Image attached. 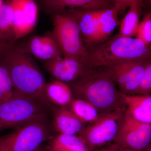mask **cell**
I'll return each instance as SVG.
<instances>
[{"label":"cell","mask_w":151,"mask_h":151,"mask_svg":"<svg viewBox=\"0 0 151 151\" xmlns=\"http://www.w3.org/2000/svg\"><path fill=\"white\" fill-rule=\"evenodd\" d=\"M0 62L9 71L17 92L42 105H49L45 79L30 55L16 43L12 44L0 56Z\"/></svg>","instance_id":"6da1fadb"},{"label":"cell","mask_w":151,"mask_h":151,"mask_svg":"<svg viewBox=\"0 0 151 151\" xmlns=\"http://www.w3.org/2000/svg\"><path fill=\"white\" fill-rule=\"evenodd\" d=\"M67 84L74 98L89 102L101 114L126 109L116 84L100 68H87L79 78Z\"/></svg>","instance_id":"7a4b0ae2"},{"label":"cell","mask_w":151,"mask_h":151,"mask_svg":"<svg viewBox=\"0 0 151 151\" xmlns=\"http://www.w3.org/2000/svg\"><path fill=\"white\" fill-rule=\"evenodd\" d=\"M87 68H97L124 61L151 59V45L137 38L119 34L87 48Z\"/></svg>","instance_id":"3957f363"},{"label":"cell","mask_w":151,"mask_h":151,"mask_svg":"<svg viewBox=\"0 0 151 151\" xmlns=\"http://www.w3.org/2000/svg\"><path fill=\"white\" fill-rule=\"evenodd\" d=\"M78 11H65L54 14L51 36L56 41L63 57L77 60L86 66L88 50L81 37Z\"/></svg>","instance_id":"277c9868"},{"label":"cell","mask_w":151,"mask_h":151,"mask_svg":"<svg viewBox=\"0 0 151 151\" xmlns=\"http://www.w3.org/2000/svg\"><path fill=\"white\" fill-rule=\"evenodd\" d=\"M41 115L0 137V151H34L47 139L48 129Z\"/></svg>","instance_id":"5b68a950"},{"label":"cell","mask_w":151,"mask_h":151,"mask_svg":"<svg viewBox=\"0 0 151 151\" xmlns=\"http://www.w3.org/2000/svg\"><path fill=\"white\" fill-rule=\"evenodd\" d=\"M126 109L101 114L97 121L88 124L78 137L89 151L113 142L119 132Z\"/></svg>","instance_id":"8992f818"},{"label":"cell","mask_w":151,"mask_h":151,"mask_svg":"<svg viewBox=\"0 0 151 151\" xmlns=\"http://www.w3.org/2000/svg\"><path fill=\"white\" fill-rule=\"evenodd\" d=\"M41 104L17 92L12 98L0 103V132L15 128L43 115Z\"/></svg>","instance_id":"52a82bcc"},{"label":"cell","mask_w":151,"mask_h":151,"mask_svg":"<svg viewBox=\"0 0 151 151\" xmlns=\"http://www.w3.org/2000/svg\"><path fill=\"white\" fill-rule=\"evenodd\" d=\"M151 59L124 61L102 68L115 83L122 94H136L140 86Z\"/></svg>","instance_id":"ba28073f"},{"label":"cell","mask_w":151,"mask_h":151,"mask_svg":"<svg viewBox=\"0 0 151 151\" xmlns=\"http://www.w3.org/2000/svg\"><path fill=\"white\" fill-rule=\"evenodd\" d=\"M113 142L132 150H145L151 144V124L139 122L125 112Z\"/></svg>","instance_id":"9c48e42d"},{"label":"cell","mask_w":151,"mask_h":151,"mask_svg":"<svg viewBox=\"0 0 151 151\" xmlns=\"http://www.w3.org/2000/svg\"><path fill=\"white\" fill-rule=\"evenodd\" d=\"M14 9V29L15 41L29 34L37 23L38 10L32 0H12Z\"/></svg>","instance_id":"30bf717a"},{"label":"cell","mask_w":151,"mask_h":151,"mask_svg":"<svg viewBox=\"0 0 151 151\" xmlns=\"http://www.w3.org/2000/svg\"><path fill=\"white\" fill-rule=\"evenodd\" d=\"M45 70L56 80L68 84L76 81L86 70V65L77 60L62 57L45 61Z\"/></svg>","instance_id":"8fae6325"},{"label":"cell","mask_w":151,"mask_h":151,"mask_svg":"<svg viewBox=\"0 0 151 151\" xmlns=\"http://www.w3.org/2000/svg\"><path fill=\"white\" fill-rule=\"evenodd\" d=\"M46 9L55 14L67 11L98 10L113 8L112 1L107 0H47L41 1Z\"/></svg>","instance_id":"7c38bea8"},{"label":"cell","mask_w":151,"mask_h":151,"mask_svg":"<svg viewBox=\"0 0 151 151\" xmlns=\"http://www.w3.org/2000/svg\"><path fill=\"white\" fill-rule=\"evenodd\" d=\"M24 51L38 59L47 61L63 57L58 45L51 35L34 36L28 41Z\"/></svg>","instance_id":"4fadbf2b"},{"label":"cell","mask_w":151,"mask_h":151,"mask_svg":"<svg viewBox=\"0 0 151 151\" xmlns=\"http://www.w3.org/2000/svg\"><path fill=\"white\" fill-rule=\"evenodd\" d=\"M121 94L126 113L139 122L151 124V95Z\"/></svg>","instance_id":"5bb4252c"},{"label":"cell","mask_w":151,"mask_h":151,"mask_svg":"<svg viewBox=\"0 0 151 151\" xmlns=\"http://www.w3.org/2000/svg\"><path fill=\"white\" fill-rule=\"evenodd\" d=\"M100 10L78 11V24L87 48L99 42L98 18Z\"/></svg>","instance_id":"9a60e30c"},{"label":"cell","mask_w":151,"mask_h":151,"mask_svg":"<svg viewBox=\"0 0 151 151\" xmlns=\"http://www.w3.org/2000/svg\"><path fill=\"white\" fill-rule=\"evenodd\" d=\"M53 125L59 134L79 135L83 131L85 125L74 115L70 109L62 107L55 113Z\"/></svg>","instance_id":"2e32d148"},{"label":"cell","mask_w":151,"mask_h":151,"mask_svg":"<svg viewBox=\"0 0 151 151\" xmlns=\"http://www.w3.org/2000/svg\"><path fill=\"white\" fill-rule=\"evenodd\" d=\"M143 6V1L133 0L129 10L120 23L118 34L119 35L127 37H133L137 35Z\"/></svg>","instance_id":"e0dca14e"},{"label":"cell","mask_w":151,"mask_h":151,"mask_svg":"<svg viewBox=\"0 0 151 151\" xmlns=\"http://www.w3.org/2000/svg\"><path fill=\"white\" fill-rule=\"evenodd\" d=\"M45 92L50 102L61 107L69 105L73 99L70 86L58 80L46 83Z\"/></svg>","instance_id":"ac0fdd59"},{"label":"cell","mask_w":151,"mask_h":151,"mask_svg":"<svg viewBox=\"0 0 151 151\" xmlns=\"http://www.w3.org/2000/svg\"><path fill=\"white\" fill-rule=\"evenodd\" d=\"M14 17L12 1H5L0 8V38L11 44L16 43Z\"/></svg>","instance_id":"d6986e66"},{"label":"cell","mask_w":151,"mask_h":151,"mask_svg":"<svg viewBox=\"0 0 151 151\" xmlns=\"http://www.w3.org/2000/svg\"><path fill=\"white\" fill-rule=\"evenodd\" d=\"M47 148L49 151H89L78 136L61 134L51 140Z\"/></svg>","instance_id":"ffe728a7"},{"label":"cell","mask_w":151,"mask_h":151,"mask_svg":"<svg viewBox=\"0 0 151 151\" xmlns=\"http://www.w3.org/2000/svg\"><path fill=\"white\" fill-rule=\"evenodd\" d=\"M119 24L118 13L116 9L113 7L100 10L98 18V43L111 37L110 36Z\"/></svg>","instance_id":"44dd1931"},{"label":"cell","mask_w":151,"mask_h":151,"mask_svg":"<svg viewBox=\"0 0 151 151\" xmlns=\"http://www.w3.org/2000/svg\"><path fill=\"white\" fill-rule=\"evenodd\" d=\"M69 109L84 124H91L97 121L101 114L89 102L81 99L73 98Z\"/></svg>","instance_id":"7402d4cb"},{"label":"cell","mask_w":151,"mask_h":151,"mask_svg":"<svg viewBox=\"0 0 151 151\" xmlns=\"http://www.w3.org/2000/svg\"><path fill=\"white\" fill-rule=\"evenodd\" d=\"M17 92L9 71L0 62V103L12 98Z\"/></svg>","instance_id":"603a6c76"},{"label":"cell","mask_w":151,"mask_h":151,"mask_svg":"<svg viewBox=\"0 0 151 151\" xmlns=\"http://www.w3.org/2000/svg\"><path fill=\"white\" fill-rule=\"evenodd\" d=\"M137 38L148 45H151V12L146 13L140 22Z\"/></svg>","instance_id":"cb8c5ba5"},{"label":"cell","mask_w":151,"mask_h":151,"mask_svg":"<svg viewBox=\"0 0 151 151\" xmlns=\"http://www.w3.org/2000/svg\"><path fill=\"white\" fill-rule=\"evenodd\" d=\"M151 93V62L146 68L140 86L136 94L147 95Z\"/></svg>","instance_id":"d4e9b609"},{"label":"cell","mask_w":151,"mask_h":151,"mask_svg":"<svg viewBox=\"0 0 151 151\" xmlns=\"http://www.w3.org/2000/svg\"><path fill=\"white\" fill-rule=\"evenodd\" d=\"M113 7L116 10L118 14L119 12L126 10L127 8H129L133 3V0L129 1H112Z\"/></svg>","instance_id":"484cf974"},{"label":"cell","mask_w":151,"mask_h":151,"mask_svg":"<svg viewBox=\"0 0 151 151\" xmlns=\"http://www.w3.org/2000/svg\"><path fill=\"white\" fill-rule=\"evenodd\" d=\"M93 151H134L125 148L117 145L116 143L112 142L102 147L96 149Z\"/></svg>","instance_id":"4316f807"},{"label":"cell","mask_w":151,"mask_h":151,"mask_svg":"<svg viewBox=\"0 0 151 151\" xmlns=\"http://www.w3.org/2000/svg\"><path fill=\"white\" fill-rule=\"evenodd\" d=\"M10 44H12L9 43L0 38V56L3 54L7 47Z\"/></svg>","instance_id":"83f0119b"},{"label":"cell","mask_w":151,"mask_h":151,"mask_svg":"<svg viewBox=\"0 0 151 151\" xmlns=\"http://www.w3.org/2000/svg\"><path fill=\"white\" fill-rule=\"evenodd\" d=\"M34 151H49L48 149H47V147L45 148L43 147H39L36 150H35Z\"/></svg>","instance_id":"f1b7e54d"},{"label":"cell","mask_w":151,"mask_h":151,"mask_svg":"<svg viewBox=\"0 0 151 151\" xmlns=\"http://www.w3.org/2000/svg\"><path fill=\"white\" fill-rule=\"evenodd\" d=\"M146 151H151V144L145 150Z\"/></svg>","instance_id":"f546056e"},{"label":"cell","mask_w":151,"mask_h":151,"mask_svg":"<svg viewBox=\"0 0 151 151\" xmlns=\"http://www.w3.org/2000/svg\"><path fill=\"white\" fill-rule=\"evenodd\" d=\"M4 1H3V0H0V8L2 6H3V4H4Z\"/></svg>","instance_id":"4dcf8cb0"}]
</instances>
